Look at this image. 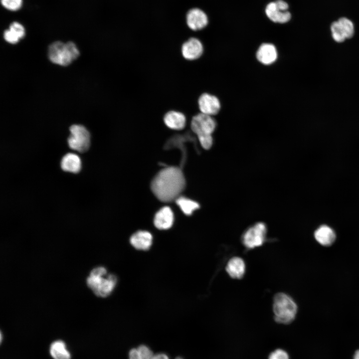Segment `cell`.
Instances as JSON below:
<instances>
[{
    "instance_id": "obj_1",
    "label": "cell",
    "mask_w": 359,
    "mask_h": 359,
    "mask_svg": "<svg viewBox=\"0 0 359 359\" xmlns=\"http://www.w3.org/2000/svg\"><path fill=\"white\" fill-rule=\"evenodd\" d=\"M185 179L181 170L169 167L160 171L151 182V189L155 196L163 202L176 200L183 190Z\"/></svg>"
},
{
    "instance_id": "obj_2",
    "label": "cell",
    "mask_w": 359,
    "mask_h": 359,
    "mask_svg": "<svg viewBox=\"0 0 359 359\" xmlns=\"http://www.w3.org/2000/svg\"><path fill=\"white\" fill-rule=\"evenodd\" d=\"M117 283L116 275L108 273L107 269L103 266L93 268L86 279L88 287L95 295L102 298L109 296Z\"/></svg>"
},
{
    "instance_id": "obj_3",
    "label": "cell",
    "mask_w": 359,
    "mask_h": 359,
    "mask_svg": "<svg viewBox=\"0 0 359 359\" xmlns=\"http://www.w3.org/2000/svg\"><path fill=\"white\" fill-rule=\"evenodd\" d=\"M216 127V122L213 116L200 112L193 116L189 128L194 134L201 146L205 149L211 148L213 143L212 134Z\"/></svg>"
},
{
    "instance_id": "obj_4",
    "label": "cell",
    "mask_w": 359,
    "mask_h": 359,
    "mask_svg": "<svg viewBox=\"0 0 359 359\" xmlns=\"http://www.w3.org/2000/svg\"><path fill=\"white\" fill-rule=\"evenodd\" d=\"M273 311L275 321L287 325L294 320L297 306L290 296L284 293H278L273 298Z\"/></svg>"
},
{
    "instance_id": "obj_5",
    "label": "cell",
    "mask_w": 359,
    "mask_h": 359,
    "mask_svg": "<svg viewBox=\"0 0 359 359\" xmlns=\"http://www.w3.org/2000/svg\"><path fill=\"white\" fill-rule=\"evenodd\" d=\"M79 55V51L76 44L72 41L63 43L56 41L51 43L48 48V56L53 63L61 66H67Z\"/></svg>"
},
{
    "instance_id": "obj_6",
    "label": "cell",
    "mask_w": 359,
    "mask_h": 359,
    "mask_svg": "<svg viewBox=\"0 0 359 359\" xmlns=\"http://www.w3.org/2000/svg\"><path fill=\"white\" fill-rule=\"evenodd\" d=\"M70 134L68 138L69 148L79 153L88 151L90 145V135L87 129L81 125H72L69 128Z\"/></svg>"
},
{
    "instance_id": "obj_7",
    "label": "cell",
    "mask_w": 359,
    "mask_h": 359,
    "mask_svg": "<svg viewBox=\"0 0 359 359\" xmlns=\"http://www.w3.org/2000/svg\"><path fill=\"white\" fill-rule=\"evenodd\" d=\"M267 229L265 224L258 222L249 227L243 234L242 242L249 249L261 246L265 240Z\"/></svg>"
},
{
    "instance_id": "obj_8",
    "label": "cell",
    "mask_w": 359,
    "mask_h": 359,
    "mask_svg": "<svg viewBox=\"0 0 359 359\" xmlns=\"http://www.w3.org/2000/svg\"><path fill=\"white\" fill-rule=\"evenodd\" d=\"M181 52L185 59L188 61L197 60L204 54L203 43L198 38L191 36L182 43Z\"/></svg>"
},
{
    "instance_id": "obj_9",
    "label": "cell",
    "mask_w": 359,
    "mask_h": 359,
    "mask_svg": "<svg viewBox=\"0 0 359 359\" xmlns=\"http://www.w3.org/2000/svg\"><path fill=\"white\" fill-rule=\"evenodd\" d=\"M197 104L200 113L211 116L218 114L221 108L219 99L216 96L206 92L200 95Z\"/></svg>"
},
{
    "instance_id": "obj_10",
    "label": "cell",
    "mask_w": 359,
    "mask_h": 359,
    "mask_svg": "<svg viewBox=\"0 0 359 359\" xmlns=\"http://www.w3.org/2000/svg\"><path fill=\"white\" fill-rule=\"evenodd\" d=\"M187 27L192 31L203 29L208 24V19L206 14L199 8L190 9L185 16Z\"/></svg>"
},
{
    "instance_id": "obj_11",
    "label": "cell",
    "mask_w": 359,
    "mask_h": 359,
    "mask_svg": "<svg viewBox=\"0 0 359 359\" xmlns=\"http://www.w3.org/2000/svg\"><path fill=\"white\" fill-rule=\"evenodd\" d=\"M163 121L165 126L173 131L182 130L187 124V118L184 114L177 110L167 112L164 116Z\"/></svg>"
},
{
    "instance_id": "obj_12",
    "label": "cell",
    "mask_w": 359,
    "mask_h": 359,
    "mask_svg": "<svg viewBox=\"0 0 359 359\" xmlns=\"http://www.w3.org/2000/svg\"><path fill=\"white\" fill-rule=\"evenodd\" d=\"M256 57L257 60L264 65L272 64L278 57L277 49L272 43H262L256 51Z\"/></svg>"
},
{
    "instance_id": "obj_13",
    "label": "cell",
    "mask_w": 359,
    "mask_h": 359,
    "mask_svg": "<svg viewBox=\"0 0 359 359\" xmlns=\"http://www.w3.org/2000/svg\"><path fill=\"white\" fill-rule=\"evenodd\" d=\"M265 12L268 18L275 23H285L291 18L290 12L288 10L285 11L280 8L275 1L267 4Z\"/></svg>"
},
{
    "instance_id": "obj_14",
    "label": "cell",
    "mask_w": 359,
    "mask_h": 359,
    "mask_svg": "<svg viewBox=\"0 0 359 359\" xmlns=\"http://www.w3.org/2000/svg\"><path fill=\"white\" fill-rule=\"evenodd\" d=\"M130 242L137 250H147L152 245L153 236L148 231L139 230L131 235Z\"/></svg>"
},
{
    "instance_id": "obj_15",
    "label": "cell",
    "mask_w": 359,
    "mask_h": 359,
    "mask_svg": "<svg viewBox=\"0 0 359 359\" xmlns=\"http://www.w3.org/2000/svg\"><path fill=\"white\" fill-rule=\"evenodd\" d=\"M174 219V214L171 209L168 206H165L156 213L154 224L159 229L166 230L172 226Z\"/></svg>"
},
{
    "instance_id": "obj_16",
    "label": "cell",
    "mask_w": 359,
    "mask_h": 359,
    "mask_svg": "<svg viewBox=\"0 0 359 359\" xmlns=\"http://www.w3.org/2000/svg\"><path fill=\"white\" fill-rule=\"evenodd\" d=\"M25 32V28L21 23L13 21L9 25V29L4 31L3 37L7 42L15 44L24 37Z\"/></svg>"
},
{
    "instance_id": "obj_17",
    "label": "cell",
    "mask_w": 359,
    "mask_h": 359,
    "mask_svg": "<svg viewBox=\"0 0 359 359\" xmlns=\"http://www.w3.org/2000/svg\"><path fill=\"white\" fill-rule=\"evenodd\" d=\"M316 240L323 246H331L336 240V233L330 227L323 225L317 228L314 233Z\"/></svg>"
},
{
    "instance_id": "obj_18",
    "label": "cell",
    "mask_w": 359,
    "mask_h": 359,
    "mask_svg": "<svg viewBox=\"0 0 359 359\" xmlns=\"http://www.w3.org/2000/svg\"><path fill=\"white\" fill-rule=\"evenodd\" d=\"M60 166L62 170L65 172L77 174L81 170V162L78 155L69 153L62 157Z\"/></svg>"
},
{
    "instance_id": "obj_19",
    "label": "cell",
    "mask_w": 359,
    "mask_h": 359,
    "mask_svg": "<svg viewBox=\"0 0 359 359\" xmlns=\"http://www.w3.org/2000/svg\"><path fill=\"white\" fill-rule=\"evenodd\" d=\"M226 271L234 279L241 278L245 271V265L243 260L239 257L231 258L226 266Z\"/></svg>"
},
{
    "instance_id": "obj_20",
    "label": "cell",
    "mask_w": 359,
    "mask_h": 359,
    "mask_svg": "<svg viewBox=\"0 0 359 359\" xmlns=\"http://www.w3.org/2000/svg\"><path fill=\"white\" fill-rule=\"evenodd\" d=\"M49 353L53 359H71L70 353L62 340H56L51 344Z\"/></svg>"
},
{
    "instance_id": "obj_21",
    "label": "cell",
    "mask_w": 359,
    "mask_h": 359,
    "mask_svg": "<svg viewBox=\"0 0 359 359\" xmlns=\"http://www.w3.org/2000/svg\"><path fill=\"white\" fill-rule=\"evenodd\" d=\"M175 200L181 211L186 215H191L199 207L197 202L183 196H179Z\"/></svg>"
},
{
    "instance_id": "obj_22",
    "label": "cell",
    "mask_w": 359,
    "mask_h": 359,
    "mask_svg": "<svg viewBox=\"0 0 359 359\" xmlns=\"http://www.w3.org/2000/svg\"><path fill=\"white\" fill-rule=\"evenodd\" d=\"M346 38H351L354 34V26L353 23L350 19L346 17H342L338 20Z\"/></svg>"
},
{
    "instance_id": "obj_23",
    "label": "cell",
    "mask_w": 359,
    "mask_h": 359,
    "mask_svg": "<svg viewBox=\"0 0 359 359\" xmlns=\"http://www.w3.org/2000/svg\"><path fill=\"white\" fill-rule=\"evenodd\" d=\"M332 37L338 42H343L346 37L338 21L332 23L331 26Z\"/></svg>"
},
{
    "instance_id": "obj_24",
    "label": "cell",
    "mask_w": 359,
    "mask_h": 359,
    "mask_svg": "<svg viewBox=\"0 0 359 359\" xmlns=\"http://www.w3.org/2000/svg\"><path fill=\"white\" fill-rule=\"evenodd\" d=\"M0 3L5 9L15 11L21 7L22 0H0Z\"/></svg>"
},
{
    "instance_id": "obj_25",
    "label": "cell",
    "mask_w": 359,
    "mask_h": 359,
    "mask_svg": "<svg viewBox=\"0 0 359 359\" xmlns=\"http://www.w3.org/2000/svg\"><path fill=\"white\" fill-rule=\"evenodd\" d=\"M137 349L139 355V359H152L154 354L151 349L148 346L141 345Z\"/></svg>"
},
{
    "instance_id": "obj_26",
    "label": "cell",
    "mask_w": 359,
    "mask_h": 359,
    "mask_svg": "<svg viewBox=\"0 0 359 359\" xmlns=\"http://www.w3.org/2000/svg\"><path fill=\"white\" fill-rule=\"evenodd\" d=\"M268 359H289V357L285 351L277 349L269 355Z\"/></svg>"
},
{
    "instance_id": "obj_27",
    "label": "cell",
    "mask_w": 359,
    "mask_h": 359,
    "mask_svg": "<svg viewBox=\"0 0 359 359\" xmlns=\"http://www.w3.org/2000/svg\"><path fill=\"white\" fill-rule=\"evenodd\" d=\"M129 359H139V355L137 348H133L129 351Z\"/></svg>"
},
{
    "instance_id": "obj_28",
    "label": "cell",
    "mask_w": 359,
    "mask_h": 359,
    "mask_svg": "<svg viewBox=\"0 0 359 359\" xmlns=\"http://www.w3.org/2000/svg\"><path fill=\"white\" fill-rule=\"evenodd\" d=\"M152 359H169V358L165 354L159 353V354L154 355Z\"/></svg>"
},
{
    "instance_id": "obj_29",
    "label": "cell",
    "mask_w": 359,
    "mask_h": 359,
    "mask_svg": "<svg viewBox=\"0 0 359 359\" xmlns=\"http://www.w3.org/2000/svg\"><path fill=\"white\" fill-rule=\"evenodd\" d=\"M353 359H359V350L355 352Z\"/></svg>"
},
{
    "instance_id": "obj_30",
    "label": "cell",
    "mask_w": 359,
    "mask_h": 359,
    "mask_svg": "<svg viewBox=\"0 0 359 359\" xmlns=\"http://www.w3.org/2000/svg\"><path fill=\"white\" fill-rule=\"evenodd\" d=\"M175 359H183L181 357H177Z\"/></svg>"
}]
</instances>
